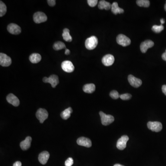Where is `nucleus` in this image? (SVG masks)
Returning a JSON list of instances; mask_svg holds the SVG:
<instances>
[{"mask_svg": "<svg viewBox=\"0 0 166 166\" xmlns=\"http://www.w3.org/2000/svg\"><path fill=\"white\" fill-rule=\"evenodd\" d=\"M148 128L150 130L155 132H159L162 130V124L158 121H149L147 123Z\"/></svg>", "mask_w": 166, "mask_h": 166, "instance_id": "7", "label": "nucleus"}, {"mask_svg": "<svg viewBox=\"0 0 166 166\" xmlns=\"http://www.w3.org/2000/svg\"><path fill=\"white\" fill-rule=\"evenodd\" d=\"M117 43L123 47L128 46L131 44V41L129 38L123 34H119L116 38Z\"/></svg>", "mask_w": 166, "mask_h": 166, "instance_id": "3", "label": "nucleus"}, {"mask_svg": "<svg viewBox=\"0 0 166 166\" xmlns=\"http://www.w3.org/2000/svg\"><path fill=\"white\" fill-rule=\"evenodd\" d=\"M137 4L141 7L148 8L150 5V2L148 0H137Z\"/></svg>", "mask_w": 166, "mask_h": 166, "instance_id": "26", "label": "nucleus"}, {"mask_svg": "<svg viewBox=\"0 0 166 166\" xmlns=\"http://www.w3.org/2000/svg\"><path fill=\"white\" fill-rule=\"evenodd\" d=\"M32 138L31 137L28 136L25 140L21 142L20 143V148L23 150H27L31 146Z\"/></svg>", "mask_w": 166, "mask_h": 166, "instance_id": "18", "label": "nucleus"}, {"mask_svg": "<svg viewBox=\"0 0 166 166\" xmlns=\"http://www.w3.org/2000/svg\"><path fill=\"white\" fill-rule=\"evenodd\" d=\"M12 60L10 57L4 53L0 54V65L2 67H7L10 66Z\"/></svg>", "mask_w": 166, "mask_h": 166, "instance_id": "8", "label": "nucleus"}, {"mask_svg": "<svg viewBox=\"0 0 166 166\" xmlns=\"http://www.w3.org/2000/svg\"><path fill=\"white\" fill-rule=\"evenodd\" d=\"M47 20V16L42 12H36L33 15V20L37 24L45 22Z\"/></svg>", "mask_w": 166, "mask_h": 166, "instance_id": "6", "label": "nucleus"}, {"mask_svg": "<svg viewBox=\"0 0 166 166\" xmlns=\"http://www.w3.org/2000/svg\"><path fill=\"white\" fill-rule=\"evenodd\" d=\"M161 57H162V59H163L164 61H166V51H165V52L162 54Z\"/></svg>", "mask_w": 166, "mask_h": 166, "instance_id": "36", "label": "nucleus"}, {"mask_svg": "<svg viewBox=\"0 0 166 166\" xmlns=\"http://www.w3.org/2000/svg\"><path fill=\"white\" fill-rule=\"evenodd\" d=\"M7 30L9 33L13 35H19L21 32L20 26L14 23L9 24L7 27Z\"/></svg>", "mask_w": 166, "mask_h": 166, "instance_id": "10", "label": "nucleus"}, {"mask_svg": "<svg viewBox=\"0 0 166 166\" xmlns=\"http://www.w3.org/2000/svg\"><path fill=\"white\" fill-rule=\"evenodd\" d=\"M162 91L163 93L166 95V85H163L162 86Z\"/></svg>", "mask_w": 166, "mask_h": 166, "instance_id": "35", "label": "nucleus"}, {"mask_svg": "<svg viewBox=\"0 0 166 166\" xmlns=\"http://www.w3.org/2000/svg\"><path fill=\"white\" fill-rule=\"evenodd\" d=\"M110 95L111 98H112L113 99H117L120 97V95H119V93L116 91H112L111 92Z\"/></svg>", "mask_w": 166, "mask_h": 166, "instance_id": "29", "label": "nucleus"}, {"mask_svg": "<svg viewBox=\"0 0 166 166\" xmlns=\"http://www.w3.org/2000/svg\"><path fill=\"white\" fill-rule=\"evenodd\" d=\"M22 166V163L20 161H16L15 163L14 164L13 166Z\"/></svg>", "mask_w": 166, "mask_h": 166, "instance_id": "34", "label": "nucleus"}, {"mask_svg": "<svg viewBox=\"0 0 166 166\" xmlns=\"http://www.w3.org/2000/svg\"><path fill=\"white\" fill-rule=\"evenodd\" d=\"M95 86L93 84H86L83 88L84 92L87 93H92L95 92Z\"/></svg>", "mask_w": 166, "mask_h": 166, "instance_id": "22", "label": "nucleus"}, {"mask_svg": "<svg viewBox=\"0 0 166 166\" xmlns=\"http://www.w3.org/2000/svg\"><path fill=\"white\" fill-rule=\"evenodd\" d=\"M164 9H165V11H166V3L165 4V6H164Z\"/></svg>", "mask_w": 166, "mask_h": 166, "instance_id": "40", "label": "nucleus"}, {"mask_svg": "<svg viewBox=\"0 0 166 166\" xmlns=\"http://www.w3.org/2000/svg\"><path fill=\"white\" fill-rule=\"evenodd\" d=\"M8 102L14 106L18 107L20 105V100L13 94H9L7 97Z\"/></svg>", "mask_w": 166, "mask_h": 166, "instance_id": "16", "label": "nucleus"}, {"mask_svg": "<svg viewBox=\"0 0 166 166\" xmlns=\"http://www.w3.org/2000/svg\"><path fill=\"white\" fill-rule=\"evenodd\" d=\"M66 45L65 44L61 41L56 42L53 45V49L55 50H60L66 49Z\"/></svg>", "mask_w": 166, "mask_h": 166, "instance_id": "25", "label": "nucleus"}, {"mask_svg": "<svg viewBox=\"0 0 166 166\" xmlns=\"http://www.w3.org/2000/svg\"><path fill=\"white\" fill-rule=\"evenodd\" d=\"M164 29V26L163 25H161L160 26H157L154 25L152 27V30L155 33H160L161 31H163Z\"/></svg>", "mask_w": 166, "mask_h": 166, "instance_id": "28", "label": "nucleus"}, {"mask_svg": "<svg viewBox=\"0 0 166 166\" xmlns=\"http://www.w3.org/2000/svg\"><path fill=\"white\" fill-rule=\"evenodd\" d=\"M50 157V154L48 151H44L41 152L38 156V160L39 162L43 164H46Z\"/></svg>", "mask_w": 166, "mask_h": 166, "instance_id": "17", "label": "nucleus"}, {"mask_svg": "<svg viewBox=\"0 0 166 166\" xmlns=\"http://www.w3.org/2000/svg\"><path fill=\"white\" fill-rule=\"evenodd\" d=\"M88 4L91 7H94L98 4V0H88Z\"/></svg>", "mask_w": 166, "mask_h": 166, "instance_id": "31", "label": "nucleus"}, {"mask_svg": "<svg viewBox=\"0 0 166 166\" xmlns=\"http://www.w3.org/2000/svg\"><path fill=\"white\" fill-rule=\"evenodd\" d=\"M74 164V160L71 157L68 158L65 161V166H72Z\"/></svg>", "mask_w": 166, "mask_h": 166, "instance_id": "32", "label": "nucleus"}, {"mask_svg": "<svg viewBox=\"0 0 166 166\" xmlns=\"http://www.w3.org/2000/svg\"><path fill=\"white\" fill-rule=\"evenodd\" d=\"M101 62L104 66L107 67L111 66L114 63V56L110 54H107L103 57Z\"/></svg>", "mask_w": 166, "mask_h": 166, "instance_id": "13", "label": "nucleus"}, {"mask_svg": "<svg viewBox=\"0 0 166 166\" xmlns=\"http://www.w3.org/2000/svg\"><path fill=\"white\" fill-rule=\"evenodd\" d=\"M62 69L66 73H72L74 70V66L73 63L69 61H65L62 62Z\"/></svg>", "mask_w": 166, "mask_h": 166, "instance_id": "9", "label": "nucleus"}, {"mask_svg": "<svg viewBox=\"0 0 166 166\" xmlns=\"http://www.w3.org/2000/svg\"><path fill=\"white\" fill-rule=\"evenodd\" d=\"M42 59V57L40 54L38 53H33L30 55L29 60L32 63L36 64L39 62Z\"/></svg>", "mask_w": 166, "mask_h": 166, "instance_id": "21", "label": "nucleus"}, {"mask_svg": "<svg viewBox=\"0 0 166 166\" xmlns=\"http://www.w3.org/2000/svg\"><path fill=\"white\" fill-rule=\"evenodd\" d=\"M128 80L130 84L133 87L137 88L141 86L142 81L139 79L136 78L132 75H129L128 77Z\"/></svg>", "mask_w": 166, "mask_h": 166, "instance_id": "12", "label": "nucleus"}, {"mask_svg": "<svg viewBox=\"0 0 166 166\" xmlns=\"http://www.w3.org/2000/svg\"><path fill=\"white\" fill-rule=\"evenodd\" d=\"M123 166V165H120V164H115V165H114V166Z\"/></svg>", "mask_w": 166, "mask_h": 166, "instance_id": "39", "label": "nucleus"}, {"mask_svg": "<svg viewBox=\"0 0 166 166\" xmlns=\"http://www.w3.org/2000/svg\"><path fill=\"white\" fill-rule=\"evenodd\" d=\"M111 11L114 14H122L124 12V10L122 8H120L118 6L117 2H114L112 4Z\"/></svg>", "mask_w": 166, "mask_h": 166, "instance_id": "19", "label": "nucleus"}, {"mask_svg": "<svg viewBox=\"0 0 166 166\" xmlns=\"http://www.w3.org/2000/svg\"><path fill=\"white\" fill-rule=\"evenodd\" d=\"M73 112V110L72 107H69L64 110L61 113V116L63 119H66L69 118L71 116V114Z\"/></svg>", "mask_w": 166, "mask_h": 166, "instance_id": "24", "label": "nucleus"}, {"mask_svg": "<svg viewBox=\"0 0 166 166\" xmlns=\"http://www.w3.org/2000/svg\"><path fill=\"white\" fill-rule=\"evenodd\" d=\"M101 122L104 125H107L113 122L114 120V117L111 115H107L103 112H100Z\"/></svg>", "mask_w": 166, "mask_h": 166, "instance_id": "2", "label": "nucleus"}, {"mask_svg": "<svg viewBox=\"0 0 166 166\" xmlns=\"http://www.w3.org/2000/svg\"><path fill=\"white\" fill-rule=\"evenodd\" d=\"M77 143L80 146L86 147H91L92 145V141L89 138L85 137H80L77 140Z\"/></svg>", "mask_w": 166, "mask_h": 166, "instance_id": "15", "label": "nucleus"}, {"mask_svg": "<svg viewBox=\"0 0 166 166\" xmlns=\"http://www.w3.org/2000/svg\"><path fill=\"white\" fill-rule=\"evenodd\" d=\"M129 137L126 135H123L118 139L117 142V148L119 150H123L126 147V143L128 141Z\"/></svg>", "mask_w": 166, "mask_h": 166, "instance_id": "11", "label": "nucleus"}, {"mask_svg": "<svg viewBox=\"0 0 166 166\" xmlns=\"http://www.w3.org/2000/svg\"><path fill=\"white\" fill-rule=\"evenodd\" d=\"M62 36L64 40L66 41V42H71L73 40L72 37L70 34V30L68 28H65L63 29Z\"/></svg>", "mask_w": 166, "mask_h": 166, "instance_id": "23", "label": "nucleus"}, {"mask_svg": "<svg viewBox=\"0 0 166 166\" xmlns=\"http://www.w3.org/2000/svg\"><path fill=\"white\" fill-rule=\"evenodd\" d=\"M98 38L95 36H93L88 38L85 42V46L88 50H93L95 49L98 44Z\"/></svg>", "mask_w": 166, "mask_h": 166, "instance_id": "1", "label": "nucleus"}, {"mask_svg": "<svg viewBox=\"0 0 166 166\" xmlns=\"http://www.w3.org/2000/svg\"><path fill=\"white\" fill-rule=\"evenodd\" d=\"M98 7V8L101 10L105 9V10H108L111 9L112 5L110 2L102 0L99 2Z\"/></svg>", "mask_w": 166, "mask_h": 166, "instance_id": "20", "label": "nucleus"}, {"mask_svg": "<svg viewBox=\"0 0 166 166\" xmlns=\"http://www.w3.org/2000/svg\"><path fill=\"white\" fill-rule=\"evenodd\" d=\"M43 81L44 83H49L50 84L52 87L55 88L58 85L59 83V78L56 75H51L49 78L44 77Z\"/></svg>", "mask_w": 166, "mask_h": 166, "instance_id": "5", "label": "nucleus"}, {"mask_svg": "<svg viewBox=\"0 0 166 166\" xmlns=\"http://www.w3.org/2000/svg\"><path fill=\"white\" fill-rule=\"evenodd\" d=\"M47 2H48L49 6H51V7H54L56 5V1L55 0H48Z\"/></svg>", "mask_w": 166, "mask_h": 166, "instance_id": "33", "label": "nucleus"}, {"mask_svg": "<svg viewBox=\"0 0 166 166\" xmlns=\"http://www.w3.org/2000/svg\"><path fill=\"white\" fill-rule=\"evenodd\" d=\"M165 20H164V19H161V25H163V24H164V23H165Z\"/></svg>", "mask_w": 166, "mask_h": 166, "instance_id": "38", "label": "nucleus"}, {"mask_svg": "<svg viewBox=\"0 0 166 166\" xmlns=\"http://www.w3.org/2000/svg\"><path fill=\"white\" fill-rule=\"evenodd\" d=\"M7 12V7L4 2H0V17H2L6 14Z\"/></svg>", "mask_w": 166, "mask_h": 166, "instance_id": "27", "label": "nucleus"}, {"mask_svg": "<svg viewBox=\"0 0 166 166\" xmlns=\"http://www.w3.org/2000/svg\"><path fill=\"white\" fill-rule=\"evenodd\" d=\"M36 117L41 123H43L48 117V111L44 108H39L36 113Z\"/></svg>", "mask_w": 166, "mask_h": 166, "instance_id": "4", "label": "nucleus"}, {"mask_svg": "<svg viewBox=\"0 0 166 166\" xmlns=\"http://www.w3.org/2000/svg\"><path fill=\"white\" fill-rule=\"evenodd\" d=\"M119 98L123 100H128L131 98V95L129 93L124 94L120 95Z\"/></svg>", "mask_w": 166, "mask_h": 166, "instance_id": "30", "label": "nucleus"}, {"mask_svg": "<svg viewBox=\"0 0 166 166\" xmlns=\"http://www.w3.org/2000/svg\"><path fill=\"white\" fill-rule=\"evenodd\" d=\"M70 53V51L69 50H68V49H66V50H65V54L66 55H69Z\"/></svg>", "mask_w": 166, "mask_h": 166, "instance_id": "37", "label": "nucleus"}, {"mask_svg": "<svg viewBox=\"0 0 166 166\" xmlns=\"http://www.w3.org/2000/svg\"><path fill=\"white\" fill-rule=\"evenodd\" d=\"M154 45V43L150 40H147L144 41L140 45V50L143 53L147 52L148 49L151 48Z\"/></svg>", "mask_w": 166, "mask_h": 166, "instance_id": "14", "label": "nucleus"}]
</instances>
